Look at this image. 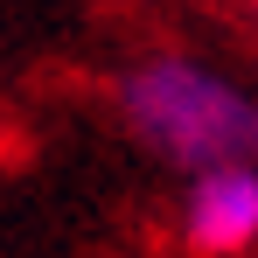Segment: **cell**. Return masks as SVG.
<instances>
[{
    "label": "cell",
    "instance_id": "6da1fadb",
    "mask_svg": "<svg viewBox=\"0 0 258 258\" xmlns=\"http://www.w3.org/2000/svg\"><path fill=\"white\" fill-rule=\"evenodd\" d=\"M112 112L154 161L181 174L258 161V98L188 49H147L112 77Z\"/></svg>",
    "mask_w": 258,
    "mask_h": 258
},
{
    "label": "cell",
    "instance_id": "7a4b0ae2",
    "mask_svg": "<svg viewBox=\"0 0 258 258\" xmlns=\"http://www.w3.org/2000/svg\"><path fill=\"white\" fill-rule=\"evenodd\" d=\"M174 230H181L188 258H244V251H258V161L188 174Z\"/></svg>",
    "mask_w": 258,
    "mask_h": 258
},
{
    "label": "cell",
    "instance_id": "3957f363",
    "mask_svg": "<svg viewBox=\"0 0 258 258\" xmlns=\"http://www.w3.org/2000/svg\"><path fill=\"white\" fill-rule=\"evenodd\" d=\"M251 14H258V0H251Z\"/></svg>",
    "mask_w": 258,
    "mask_h": 258
}]
</instances>
